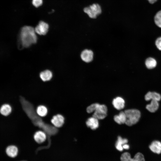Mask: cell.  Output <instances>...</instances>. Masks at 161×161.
<instances>
[{
    "label": "cell",
    "instance_id": "obj_7",
    "mask_svg": "<svg viewBox=\"0 0 161 161\" xmlns=\"http://www.w3.org/2000/svg\"><path fill=\"white\" fill-rule=\"evenodd\" d=\"M93 55V52L91 50L85 49L81 52L80 57L83 61L86 63H89L92 60Z\"/></svg>",
    "mask_w": 161,
    "mask_h": 161
},
{
    "label": "cell",
    "instance_id": "obj_2",
    "mask_svg": "<svg viewBox=\"0 0 161 161\" xmlns=\"http://www.w3.org/2000/svg\"><path fill=\"white\" fill-rule=\"evenodd\" d=\"M126 116L125 124L130 126L136 123L139 120L141 116L140 111L137 109H127L124 111Z\"/></svg>",
    "mask_w": 161,
    "mask_h": 161
},
{
    "label": "cell",
    "instance_id": "obj_10",
    "mask_svg": "<svg viewBox=\"0 0 161 161\" xmlns=\"http://www.w3.org/2000/svg\"><path fill=\"white\" fill-rule=\"evenodd\" d=\"M125 101L120 97H117L114 99L112 101V104L114 107L118 110L123 109L125 106Z\"/></svg>",
    "mask_w": 161,
    "mask_h": 161
},
{
    "label": "cell",
    "instance_id": "obj_6",
    "mask_svg": "<svg viewBox=\"0 0 161 161\" xmlns=\"http://www.w3.org/2000/svg\"><path fill=\"white\" fill-rule=\"evenodd\" d=\"M49 25L46 22L41 21L35 29V32L40 35H45L47 33Z\"/></svg>",
    "mask_w": 161,
    "mask_h": 161
},
{
    "label": "cell",
    "instance_id": "obj_14",
    "mask_svg": "<svg viewBox=\"0 0 161 161\" xmlns=\"http://www.w3.org/2000/svg\"><path fill=\"white\" fill-rule=\"evenodd\" d=\"M145 98L146 101L155 100L159 101L161 99V96L156 92H149L145 95Z\"/></svg>",
    "mask_w": 161,
    "mask_h": 161
},
{
    "label": "cell",
    "instance_id": "obj_13",
    "mask_svg": "<svg viewBox=\"0 0 161 161\" xmlns=\"http://www.w3.org/2000/svg\"><path fill=\"white\" fill-rule=\"evenodd\" d=\"M149 148L154 153L158 154L161 153V143L159 141L155 140L152 142Z\"/></svg>",
    "mask_w": 161,
    "mask_h": 161
},
{
    "label": "cell",
    "instance_id": "obj_22",
    "mask_svg": "<svg viewBox=\"0 0 161 161\" xmlns=\"http://www.w3.org/2000/svg\"><path fill=\"white\" fill-rule=\"evenodd\" d=\"M154 21L157 26L161 28V10L158 12L155 16Z\"/></svg>",
    "mask_w": 161,
    "mask_h": 161
},
{
    "label": "cell",
    "instance_id": "obj_15",
    "mask_svg": "<svg viewBox=\"0 0 161 161\" xmlns=\"http://www.w3.org/2000/svg\"><path fill=\"white\" fill-rule=\"evenodd\" d=\"M114 121L118 124H121L125 123L126 118L125 112H120L119 114L114 116Z\"/></svg>",
    "mask_w": 161,
    "mask_h": 161
},
{
    "label": "cell",
    "instance_id": "obj_8",
    "mask_svg": "<svg viewBox=\"0 0 161 161\" xmlns=\"http://www.w3.org/2000/svg\"><path fill=\"white\" fill-rule=\"evenodd\" d=\"M64 121V117L61 115L58 114L54 116L51 120L52 124L56 127H60L63 125Z\"/></svg>",
    "mask_w": 161,
    "mask_h": 161
},
{
    "label": "cell",
    "instance_id": "obj_4",
    "mask_svg": "<svg viewBox=\"0 0 161 161\" xmlns=\"http://www.w3.org/2000/svg\"><path fill=\"white\" fill-rule=\"evenodd\" d=\"M107 108L105 105L99 104L94 112L92 117L98 120L103 119L107 115Z\"/></svg>",
    "mask_w": 161,
    "mask_h": 161
},
{
    "label": "cell",
    "instance_id": "obj_1",
    "mask_svg": "<svg viewBox=\"0 0 161 161\" xmlns=\"http://www.w3.org/2000/svg\"><path fill=\"white\" fill-rule=\"evenodd\" d=\"M33 27L30 26L23 27L21 30L20 39V43L24 47H27L35 43L37 37Z\"/></svg>",
    "mask_w": 161,
    "mask_h": 161
},
{
    "label": "cell",
    "instance_id": "obj_3",
    "mask_svg": "<svg viewBox=\"0 0 161 161\" xmlns=\"http://www.w3.org/2000/svg\"><path fill=\"white\" fill-rule=\"evenodd\" d=\"M83 10L90 18H96L102 12L100 6L97 4H94L88 7H85Z\"/></svg>",
    "mask_w": 161,
    "mask_h": 161
},
{
    "label": "cell",
    "instance_id": "obj_9",
    "mask_svg": "<svg viewBox=\"0 0 161 161\" xmlns=\"http://www.w3.org/2000/svg\"><path fill=\"white\" fill-rule=\"evenodd\" d=\"M5 152L6 155L10 157L15 158L18 155V149L15 145H9L6 147Z\"/></svg>",
    "mask_w": 161,
    "mask_h": 161
},
{
    "label": "cell",
    "instance_id": "obj_19",
    "mask_svg": "<svg viewBox=\"0 0 161 161\" xmlns=\"http://www.w3.org/2000/svg\"><path fill=\"white\" fill-rule=\"evenodd\" d=\"M41 79L43 81H46L50 80L52 78V72L49 70H46L41 72L40 75Z\"/></svg>",
    "mask_w": 161,
    "mask_h": 161
},
{
    "label": "cell",
    "instance_id": "obj_5",
    "mask_svg": "<svg viewBox=\"0 0 161 161\" xmlns=\"http://www.w3.org/2000/svg\"><path fill=\"white\" fill-rule=\"evenodd\" d=\"M121 161H145L143 155L140 153H137L133 158H131L130 154L126 152L123 153L120 157Z\"/></svg>",
    "mask_w": 161,
    "mask_h": 161
},
{
    "label": "cell",
    "instance_id": "obj_18",
    "mask_svg": "<svg viewBox=\"0 0 161 161\" xmlns=\"http://www.w3.org/2000/svg\"><path fill=\"white\" fill-rule=\"evenodd\" d=\"M128 142V140L126 139H123L120 136H118L115 143L116 148L118 150L122 151L123 149V145L127 143Z\"/></svg>",
    "mask_w": 161,
    "mask_h": 161
},
{
    "label": "cell",
    "instance_id": "obj_21",
    "mask_svg": "<svg viewBox=\"0 0 161 161\" xmlns=\"http://www.w3.org/2000/svg\"><path fill=\"white\" fill-rule=\"evenodd\" d=\"M36 111L38 115L41 117H44L47 115L48 110L45 106L41 105L38 107Z\"/></svg>",
    "mask_w": 161,
    "mask_h": 161
},
{
    "label": "cell",
    "instance_id": "obj_25",
    "mask_svg": "<svg viewBox=\"0 0 161 161\" xmlns=\"http://www.w3.org/2000/svg\"><path fill=\"white\" fill-rule=\"evenodd\" d=\"M32 3L35 7H38L42 4V0H32Z\"/></svg>",
    "mask_w": 161,
    "mask_h": 161
},
{
    "label": "cell",
    "instance_id": "obj_20",
    "mask_svg": "<svg viewBox=\"0 0 161 161\" xmlns=\"http://www.w3.org/2000/svg\"><path fill=\"white\" fill-rule=\"evenodd\" d=\"M145 64L147 68L151 69L155 68L156 66L157 62L154 58L149 57L146 60Z\"/></svg>",
    "mask_w": 161,
    "mask_h": 161
},
{
    "label": "cell",
    "instance_id": "obj_26",
    "mask_svg": "<svg viewBox=\"0 0 161 161\" xmlns=\"http://www.w3.org/2000/svg\"><path fill=\"white\" fill-rule=\"evenodd\" d=\"M123 149H128L129 148V145L127 143L124 144L123 146Z\"/></svg>",
    "mask_w": 161,
    "mask_h": 161
},
{
    "label": "cell",
    "instance_id": "obj_11",
    "mask_svg": "<svg viewBox=\"0 0 161 161\" xmlns=\"http://www.w3.org/2000/svg\"><path fill=\"white\" fill-rule=\"evenodd\" d=\"M47 136L44 131H36L34 135V138L35 141L39 143L44 142L46 140Z\"/></svg>",
    "mask_w": 161,
    "mask_h": 161
},
{
    "label": "cell",
    "instance_id": "obj_23",
    "mask_svg": "<svg viewBox=\"0 0 161 161\" xmlns=\"http://www.w3.org/2000/svg\"><path fill=\"white\" fill-rule=\"evenodd\" d=\"M99 104L98 103H95L87 107V112L89 113L94 112Z\"/></svg>",
    "mask_w": 161,
    "mask_h": 161
},
{
    "label": "cell",
    "instance_id": "obj_28",
    "mask_svg": "<svg viewBox=\"0 0 161 161\" xmlns=\"http://www.w3.org/2000/svg\"></svg>",
    "mask_w": 161,
    "mask_h": 161
},
{
    "label": "cell",
    "instance_id": "obj_24",
    "mask_svg": "<svg viewBox=\"0 0 161 161\" xmlns=\"http://www.w3.org/2000/svg\"><path fill=\"white\" fill-rule=\"evenodd\" d=\"M155 44L157 49L161 50V37L157 38L155 42Z\"/></svg>",
    "mask_w": 161,
    "mask_h": 161
},
{
    "label": "cell",
    "instance_id": "obj_12",
    "mask_svg": "<svg viewBox=\"0 0 161 161\" xmlns=\"http://www.w3.org/2000/svg\"><path fill=\"white\" fill-rule=\"evenodd\" d=\"M86 124L87 127H90L92 130L97 129L99 125L98 119L93 117L89 118L87 119Z\"/></svg>",
    "mask_w": 161,
    "mask_h": 161
},
{
    "label": "cell",
    "instance_id": "obj_27",
    "mask_svg": "<svg viewBox=\"0 0 161 161\" xmlns=\"http://www.w3.org/2000/svg\"><path fill=\"white\" fill-rule=\"evenodd\" d=\"M151 4H153L156 2L157 0H147Z\"/></svg>",
    "mask_w": 161,
    "mask_h": 161
},
{
    "label": "cell",
    "instance_id": "obj_16",
    "mask_svg": "<svg viewBox=\"0 0 161 161\" xmlns=\"http://www.w3.org/2000/svg\"><path fill=\"white\" fill-rule=\"evenodd\" d=\"M12 109L11 106L8 104L2 105L0 108V113L2 115L6 116L11 113Z\"/></svg>",
    "mask_w": 161,
    "mask_h": 161
},
{
    "label": "cell",
    "instance_id": "obj_17",
    "mask_svg": "<svg viewBox=\"0 0 161 161\" xmlns=\"http://www.w3.org/2000/svg\"><path fill=\"white\" fill-rule=\"evenodd\" d=\"M159 106L158 101L155 100H151L149 104L147 105L146 109L150 112H154L158 109Z\"/></svg>",
    "mask_w": 161,
    "mask_h": 161
}]
</instances>
